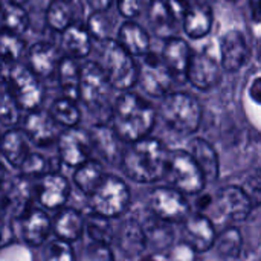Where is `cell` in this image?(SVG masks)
I'll list each match as a JSON object with an SVG mask.
<instances>
[{"label": "cell", "instance_id": "cell-12", "mask_svg": "<svg viewBox=\"0 0 261 261\" xmlns=\"http://www.w3.org/2000/svg\"><path fill=\"white\" fill-rule=\"evenodd\" d=\"M254 205L240 187L223 188L213 203V210L229 222H243L248 219Z\"/></svg>", "mask_w": 261, "mask_h": 261}, {"label": "cell", "instance_id": "cell-26", "mask_svg": "<svg viewBox=\"0 0 261 261\" xmlns=\"http://www.w3.org/2000/svg\"><path fill=\"white\" fill-rule=\"evenodd\" d=\"M90 138L93 147L99 151V154L104 159H107L109 162L122 161L124 154H121V148H119L121 138L116 135L113 128H109L106 125L93 127V130L90 132Z\"/></svg>", "mask_w": 261, "mask_h": 261}, {"label": "cell", "instance_id": "cell-50", "mask_svg": "<svg viewBox=\"0 0 261 261\" xmlns=\"http://www.w3.org/2000/svg\"><path fill=\"white\" fill-rule=\"evenodd\" d=\"M26 2H29V0H9V3H12V5H18V6L24 5Z\"/></svg>", "mask_w": 261, "mask_h": 261}, {"label": "cell", "instance_id": "cell-43", "mask_svg": "<svg viewBox=\"0 0 261 261\" xmlns=\"http://www.w3.org/2000/svg\"><path fill=\"white\" fill-rule=\"evenodd\" d=\"M83 261H113V252L107 243L93 242L84 249Z\"/></svg>", "mask_w": 261, "mask_h": 261}, {"label": "cell", "instance_id": "cell-8", "mask_svg": "<svg viewBox=\"0 0 261 261\" xmlns=\"http://www.w3.org/2000/svg\"><path fill=\"white\" fill-rule=\"evenodd\" d=\"M3 83L8 84L21 109L34 112L40 107L43 101V87L34 72L23 66H11V69L5 67Z\"/></svg>", "mask_w": 261, "mask_h": 261}, {"label": "cell", "instance_id": "cell-6", "mask_svg": "<svg viewBox=\"0 0 261 261\" xmlns=\"http://www.w3.org/2000/svg\"><path fill=\"white\" fill-rule=\"evenodd\" d=\"M167 176L173 187L182 194H197L203 190L206 182L200 167L190 151L182 150L173 151L170 154Z\"/></svg>", "mask_w": 261, "mask_h": 261}, {"label": "cell", "instance_id": "cell-34", "mask_svg": "<svg viewBox=\"0 0 261 261\" xmlns=\"http://www.w3.org/2000/svg\"><path fill=\"white\" fill-rule=\"evenodd\" d=\"M50 115L60 125H64L69 128L75 127L81 118V113H80L75 101H72L69 98L55 99L50 107Z\"/></svg>", "mask_w": 261, "mask_h": 261}, {"label": "cell", "instance_id": "cell-35", "mask_svg": "<svg viewBox=\"0 0 261 261\" xmlns=\"http://www.w3.org/2000/svg\"><path fill=\"white\" fill-rule=\"evenodd\" d=\"M46 21L54 31L64 32L72 23V11L67 2L54 0L46 11Z\"/></svg>", "mask_w": 261, "mask_h": 261}, {"label": "cell", "instance_id": "cell-37", "mask_svg": "<svg viewBox=\"0 0 261 261\" xmlns=\"http://www.w3.org/2000/svg\"><path fill=\"white\" fill-rule=\"evenodd\" d=\"M242 234L239 232V229L236 228H228L225 229L219 237H217V249L222 255L229 257V258H236L239 257L240 251H242Z\"/></svg>", "mask_w": 261, "mask_h": 261}, {"label": "cell", "instance_id": "cell-51", "mask_svg": "<svg viewBox=\"0 0 261 261\" xmlns=\"http://www.w3.org/2000/svg\"><path fill=\"white\" fill-rule=\"evenodd\" d=\"M141 261H158V258L153 257V255H147V257H144Z\"/></svg>", "mask_w": 261, "mask_h": 261}, {"label": "cell", "instance_id": "cell-20", "mask_svg": "<svg viewBox=\"0 0 261 261\" xmlns=\"http://www.w3.org/2000/svg\"><path fill=\"white\" fill-rule=\"evenodd\" d=\"M29 66L35 75L50 76L60 66L58 50L49 43H35L29 50Z\"/></svg>", "mask_w": 261, "mask_h": 261}, {"label": "cell", "instance_id": "cell-5", "mask_svg": "<svg viewBox=\"0 0 261 261\" xmlns=\"http://www.w3.org/2000/svg\"><path fill=\"white\" fill-rule=\"evenodd\" d=\"M110 80L107 72L96 63L87 61L81 67V98L92 113L104 115L109 112Z\"/></svg>", "mask_w": 261, "mask_h": 261}, {"label": "cell", "instance_id": "cell-40", "mask_svg": "<svg viewBox=\"0 0 261 261\" xmlns=\"http://www.w3.org/2000/svg\"><path fill=\"white\" fill-rule=\"evenodd\" d=\"M86 228L89 236L92 237L93 242H99V243H107L112 239V228L109 225V219L99 214H92L87 217L86 220Z\"/></svg>", "mask_w": 261, "mask_h": 261}, {"label": "cell", "instance_id": "cell-21", "mask_svg": "<svg viewBox=\"0 0 261 261\" xmlns=\"http://www.w3.org/2000/svg\"><path fill=\"white\" fill-rule=\"evenodd\" d=\"M193 54L184 38L171 37L164 46V61L168 69L176 75H187Z\"/></svg>", "mask_w": 261, "mask_h": 261}, {"label": "cell", "instance_id": "cell-30", "mask_svg": "<svg viewBox=\"0 0 261 261\" xmlns=\"http://www.w3.org/2000/svg\"><path fill=\"white\" fill-rule=\"evenodd\" d=\"M2 151L9 164H12L14 167H21V164L29 154L24 135L20 130H8L3 135Z\"/></svg>", "mask_w": 261, "mask_h": 261}, {"label": "cell", "instance_id": "cell-38", "mask_svg": "<svg viewBox=\"0 0 261 261\" xmlns=\"http://www.w3.org/2000/svg\"><path fill=\"white\" fill-rule=\"evenodd\" d=\"M20 106L17 102V99L14 98L12 92L9 90L8 84L3 83L2 86V104H0V118H2V124L12 127L17 124L18 116H20Z\"/></svg>", "mask_w": 261, "mask_h": 261}, {"label": "cell", "instance_id": "cell-45", "mask_svg": "<svg viewBox=\"0 0 261 261\" xmlns=\"http://www.w3.org/2000/svg\"><path fill=\"white\" fill-rule=\"evenodd\" d=\"M119 12L127 18H135L142 11V0H118Z\"/></svg>", "mask_w": 261, "mask_h": 261}, {"label": "cell", "instance_id": "cell-15", "mask_svg": "<svg viewBox=\"0 0 261 261\" xmlns=\"http://www.w3.org/2000/svg\"><path fill=\"white\" fill-rule=\"evenodd\" d=\"M184 236L187 245H190L197 252H205L211 249L216 242V229L211 220L202 214H190L184 222Z\"/></svg>", "mask_w": 261, "mask_h": 261}, {"label": "cell", "instance_id": "cell-44", "mask_svg": "<svg viewBox=\"0 0 261 261\" xmlns=\"http://www.w3.org/2000/svg\"><path fill=\"white\" fill-rule=\"evenodd\" d=\"M46 167H47V162L41 154L31 153L28 154V158L24 159L20 168L24 176H40L41 173H44Z\"/></svg>", "mask_w": 261, "mask_h": 261}, {"label": "cell", "instance_id": "cell-39", "mask_svg": "<svg viewBox=\"0 0 261 261\" xmlns=\"http://www.w3.org/2000/svg\"><path fill=\"white\" fill-rule=\"evenodd\" d=\"M0 46H2L3 64H9V63L14 64V63L21 57L23 49H24L23 40H21L17 34L8 32V31H3V32H2Z\"/></svg>", "mask_w": 261, "mask_h": 261}, {"label": "cell", "instance_id": "cell-7", "mask_svg": "<svg viewBox=\"0 0 261 261\" xmlns=\"http://www.w3.org/2000/svg\"><path fill=\"white\" fill-rule=\"evenodd\" d=\"M130 203V191L127 185L115 176H106L102 184L90 194V206L93 213L113 219L121 216Z\"/></svg>", "mask_w": 261, "mask_h": 261}, {"label": "cell", "instance_id": "cell-25", "mask_svg": "<svg viewBox=\"0 0 261 261\" xmlns=\"http://www.w3.org/2000/svg\"><path fill=\"white\" fill-rule=\"evenodd\" d=\"M90 34L80 24H70L61 35V46L70 58H84L90 54Z\"/></svg>", "mask_w": 261, "mask_h": 261}, {"label": "cell", "instance_id": "cell-13", "mask_svg": "<svg viewBox=\"0 0 261 261\" xmlns=\"http://www.w3.org/2000/svg\"><path fill=\"white\" fill-rule=\"evenodd\" d=\"M187 78L196 89L210 90L222 81V69L220 64L210 54H193Z\"/></svg>", "mask_w": 261, "mask_h": 261}, {"label": "cell", "instance_id": "cell-22", "mask_svg": "<svg viewBox=\"0 0 261 261\" xmlns=\"http://www.w3.org/2000/svg\"><path fill=\"white\" fill-rule=\"evenodd\" d=\"M118 41L133 57H145L150 49L148 34L142 26H139L135 21H125L119 28Z\"/></svg>", "mask_w": 261, "mask_h": 261}, {"label": "cell", "instance_id": "cell-42", "mask_svg": "<svg viewBox=\"0 0 261 261\" xmlns=\"http://www.w3.org/2000/svg\"><path fill=\"white\" fill-rule=\"evenodd\" d=\"M44 261H75L73 249L66 240H54L44 251Z\"/></svg>", "mask_w": 261, "mask_h": 261}, {"label": "cell", "instance_id": "cell-52", "mask_svg": "<svg viewBox=\"0 0 261 261\" xmlns=\"http://www.w3.org/2000/svg\"><path fill=\"white\" fill-rule=\"evenodd\" d=\"M64 2H70V0H64Z\"/></svg>", "mask_w": 261, "mask_h": 261}, {"label": "cell", "instance_id": "cell-41", "mask_svg": "<svg viewBox=\"0 0 261 261\" xmlns=\"http://www.w3.org/2000/svg\"><path fill=\"white\" fill-rule=\"evenodd\" d=\"M245 194L249 197L251 203L254 206H260L261 205V168H254L251 170L245 179L243 184L240 187Z\"/></svg>", "mask_w": 261, "mask_h": 261}, {"label": "cell", "instance_id": "cell-29", "mask_svg": "<svg viewBox=\"0 0 261 261\" xmlns=\"http://www.w3.org/2000/svg\"><path fill=\"white\" fill-rule=\"evenodd\" d=\"M147 15L151 28L161 37H170L174 29V17L165 0H150Z\"/></svg>", "mask_w": 261, "mask_h": 261}, {"label": "cell", "instance_id": "cell-19", "mask_svg": "<svg viewBox=\"0 0 261 261\" xmlns=\"http://www.w3.org/2000/svg\"><path fill=\"white\" fill-rule=\"evenodd\" d=\"M184 21V31L190 38H203L213 28V11L203 2L191 3Z\"/></svg>", "mask_w": 261, "mask_h": 261}, {"label": "cell", "instance_id": "cell-11", "mask_svg": "<svg viewBox=\"0 0 261 261\" xmlns=\"http://www.w3.org/2000/svg\"><path fill=\"white\" fill-rule=\"evenodd\" d=\"M93 148L92 138L81 128H67L58 139L61 161L69 167H80L87 162Z\"/></svg>", "mask_w": 261, "mask_h": 261}, {"label": "cell", "instance_id": "cell-47", "mask_svg": "<svg viewBox=\"0 0 261 261\" xmlns=\"http://www.w3.org/2000/svg\"><path fill=\"white\" fill-rule=\"evenodd\" d=\"M249 93H251V98L254 101H257L258 104H261V76L255 78L251 84V89H249Z\"/></svg>", "mask_w": 261, "mask_h": 261}, {"label": "cell", "instance_id": "cell-33", "mask_svg": "<svg viewBox=\"0 0 261 261\" xmlns=\"http://www.w3.org/2000/svg\"><path fill=\"white\" fill-rule=\"evenodd\" d=\"M115 29V18L107 11H95L90 14L87 20V31L89 34L101 41H109L113 35Z\"/></svg>", "mask_w": 261, "mask_h": 261}, {"label": "cell", "instance_id": "cell-23", "mask_svg": "<svg viewBox=\"0 0 261 261\" xmlns=\"http://www.w3.org/2000/svg\"><path fill=\"white\" fill-rule=\"evenodd\" d=\"M190 154L194 158L197 165L200 167L205 179L208 182H213L219 176V158L213 145H210L205 139L196 138L190 142Z\"/></svg>", "mask_w": 261, "mask_h": 261}, {"label": "cell", "instance_id": "cell-9", "mask_svg": "<svg viewBox=\"0 0 261 261\" xmlns=\"http://www.w3.org/2000/svg\"><path fill=\"white\" fill-rule=\"evenodd\" d=\"M148 208L154 217L167 223L185 222L190 206L184 194L176 188H158L148 196Z\"/></svg>", "mask_w": 261, "mask_h": 261}, {"label": "cell", "instance_id": "cell-24", "mask_svg": "<svg viewBox=\"0 0 261 261\" xmlns=\"http://www.w3.org/2000/svg\"><path fill=\"white\" fill-rule=\"evenodd\" d=\"M50 231L49 217L40 210H31L21 217V234L29 245H41Z\"/></svg>", "mask_w": 261, "mask_h": 261}, {"label": "cell", "instance_id": "cell-36", "mask_svg": "<svg viewBox=\"0 0 261 261\" xmlns=\"http://www.w3.org/2000/svg\"><path fill=\"white\" fill-rule=\"evenodd\" d=\"M29 26V15L28 12L18 6L9 3L3 9V31L12 32V34H23Z\"/></svg>", "mask_w": 261, "mask_h": 261}, {"label": "cell", "instance_id": "cell-49", "mask_svg": "<svg viewBox=\"0 0 261 261\" xmlns=\"http://www.w3.org/2000/svg\"><path fill=\"white\" fill-rule=\"evenodd\" d=\"M252 18L255 23H261V0H251Z\"/></svg>", "mask_w": 261, "mask_h": 261}, {"label": "cell", "instance_id": "cell-32", "mask_svg": "<svg viewBox=\"0 0 261 261\" xmlns=\"http://www.w3.org/2000/svg\"><path fill=\"white\" fill-rule=\"evenodd\" d=\"M147 243V236L144 228L136 222H127L121 229L119 246L128 255H138Z\"/></svg>", "mask_w": 261, "mask_h": 261}, {"label": "cell", "instance_id": "cell-18", "mask_svg": "<svg viewBox=\"0 0 261 261\" xmlns=\"http://www.w3.org/2000/svg\"><path fill=\"white\" fill-rule=\"evenodd\" d=\"M32 184L24 179V177H18L15 180L11 182L9 188L5 190V196H3V210L9 211L11 216L15 217H23L31 205V199H32Z\"/></svg>", "mask_w": 261, "mask_h": 261}, {"label": "cell", "instance_id": "cell-3", "mask_svg": "<svg viewBox=\"0 0 261 261\" xmlns=\"http://www.w3.org/2000/svg\"><path fill=\"white\" fill-rule=\"evenodd\" d=\"M159 113L164 122L180 135L194 133L202 121V109L197 99L182 92L167 95L161 104Z\"/></svg>", "mask_w": 261, "mask_h": 261}, {"label": "cell", "instance_id": "cell-10", "mask_svg": "<svg viewBox=\"0 0 261 261\" xmlns=\"http://www.w3.org/2000/svg\"><path fill=\"white\" fill-rule=\"evenodd\" d=\"M139 84L145 93L150 96H167L170 95L173 78L171 70L164 60H159L156 55L147 54L139 67Z\"/></svg>", "mask_w": 261, "mask_h": 261}, {"label": "cell", "instance_id": "cell-4", "mask_svg": "<svg viewBox=\"0 0 261 261\" xmlns=\"http://www.w3.org/2000/svg\"><path fill=\"white\" fill-rule=\"evenodd\" d=\"M132 57L133 55H130L119 41L115 40L104 41V49H102V60L106 66L104 70L107 72L112 86L118 90L132 89L139 78L138 67L132 60Z\"/></svg>", "mask_w": 261, "mask_h": 261}, {"label": "cell", "instance_id": "cell-2", "mask_svg": "<svg viewBox=\"0 0 261 261\" xmlns=\"http://www.w3.org/2000/svg\"><path fill=\"white\" fill-rule=\"evenodd\" d=\"M113 130L127 142L145 139L156 122L154 109L135 93H124L116 99L112 112Z\"/></svg>", "mask_w": 261, "mask_h": 261}, {"label": "cell", "instance_id": "cell-17", "mask_svg": "<svg viewBox=\"0 0 261 261\" xmlns=\"http://www.w3.org/2000/svg\"><path fill=\"white\" fill-rule=\"evenodd\" d=\"M69 184L63 176L58 174H46L41 177L38 188H37V197L43 206L47 210H57L61 208L67 197H69Z\"/></svg>", "mask_w": 261, "mask_h": 261}, {"label": "cell", "instance_id": "cell-46", "mask_svg": "<svg viewBox=\"0 0 261 261\" xmlns=\"http://www.w3.org/2000/svg\"><path fill=\"white\" fill-rule=\"evenodd\" d=\"M167 5L170 8V12L174 17V20H184L187 12L191 8L190 0H167Z\"/></svg>", "mask_w": 261, "mask_h": 261}, {"label": "cell", "instance_id": "cell-28", "mask_svg": "<svg viewBox=\"0 0 261 261\" xmlns=\"http://www.w3.org/2000/svg\"><path fill=\"white\" fill-rule=\"evenodd\" d=\"M84 219L81 217V214L75 210H64L61 211L54 223V229L57 232V236L61 240L66 242H73L78 240L84 231Z\"/></svg>", "mask_w": 261, "mask_h": 261}, {"label": "cell", "instance_id": "cell-31", "mask_svg": "<svg viewBox=\"0 0 261 261\" xmlns=\"http://www.w3.org/2000/svg\"><path fill=\"white\" fill-rule=\"evenodd\" d=\"M104 177L106 176L101 165L93 161H87L86 164L80 165L73 174V180L76 187L86 194H92L102 184Z\"/></svg>", "mask_w": 261, "mask_h": 261}, {"label": "cell", "instance_id": "cell-1", "mask_svg": "<svg viewBox=\"0 0 261 261\" xmlns=\"http://www.w3.org/2000/svg\"><path fill=\"white\" fill-rule=\"evenodd\" d=\"M170 154L156 139H141L133 142L122 156V170L135 182L151 184L167 174Z\"/></svg>", "mask_w": 261, "mask_h": 261}, {"label": "cell", "instance_id": "cell-16", "mask_svg": "<svg viewBox=\"0 0 261 261\" xmlns=\"http://www.w3.org/2000/svg\"><path fill=\"white\" fill-rule=\"evenodd\" d=\"M24 135L38 145H47L55 139H60L58 122L41 110L31 112L24 119Z\"/></svg>", "mask_w": 261, "mask_h": 261}, {"label": "cell", "instance_id": "cell-14", "mask_svg": "<svg viewBox=\"0 0 261 261\" xmlns=\"http://www.w3.org/2000/svg\"><path fill=\"white\" fill-rule=\"evenodd\" d=\"M220 55L222 67L226 72L240 70L249 60V46L245 35L237 29L228 31L220 41Z\"/></svg>", "mask_w": 261, "mask_h": 261}, {"label": "cell", "instance_id": "cell-53", "mask_svg": "<svg viewBox=\"0 0 261 261\" xmlns=\"http://www.w3.org/2000/svg\"><path fill=\"white\" fill-rule=\"evenodd\" d=\"M229 2H234V0H229Z\"/></svg>", "mask_w": 261, "mask_h": 261}, {"label": "cell", "instance_id": "cell-27", "mask_svg": "<svg viewBox=\"0 0 261 261\" xmlns=\"http://www.w3.org/2000/svg\"><path fill=\"white\" fill-rule=\"evenodd\" d=\"M58 80L64 98L76 101L81 98V69L76 66L73 58L66 57L58 66Z\"/></svg>", "mask_w": 261, "mask_h": 261}, {"label": "cell", "instance_id": "cell-48", "mask_svg": "<svg viewBox=\"0 0 261 261\" xmlns=\"http://www.w3.org/2000/svg\"><path fill=\"white\" fill-rule=\"evenodd\" d=\"M87 3L95 11H107L112 5V0H87Z\"/></svg>", "mask_w": 261, "mask_h": 261}]
</instances>
